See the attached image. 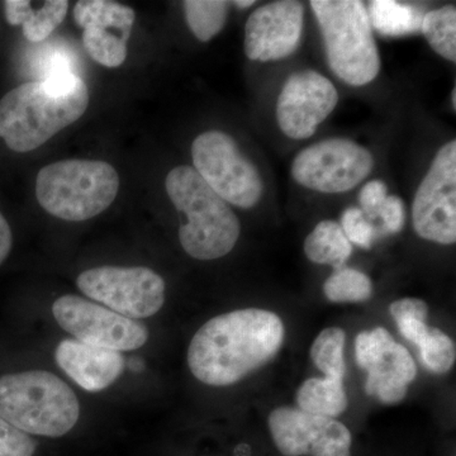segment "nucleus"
Segmentation results:
<instances>
[{
  "label": "nucleus",
  "instance_id": "nucleus-1",
  "mask_svg": "<svg viewBox=\"0 0 456 456\" xmlns=\"http://www.w3.org/2000/svg\"><path fill=\"white\" fill-rule=\"evenodd\" d=\"M283 321L274 312L248 308L220 314L191 338L188 365L200 382L232 386L268 364L284 341Z\"/></svg>",
  "mask_w": 456,
  "mask_h": 456
},
{
  "label": "nucleus",
  "instance_id": "nucleus-2",
  "mask_svg": "<svg viewBox=\"0 0 456 456\" xmlns=\"http://www.w3.org/2000/svg\"><path fill=\"white\" fill-rule=\"evenodd\" d=\"M88 106V86L80 77L22 84L0 99V137L13 151H32L77 122Z\"/></svg>",
  "mask_w": 456,
  "mask_h": 456
},
{
  "label": "nucleus",
  "instance_id": "nucleus-3",
  "mask_svg": "<svg viewBox=\"0 0 456 456\" xmlns=\"http://www.w3.org/2000/svg\"><path fill=\"white\" fill-rule=\"evenodd\" d=\"M165 188L183 216L179 240L189 256L216 260L233 250L241 233L239 218L194 167H174Z\"/></svg>",
  "mask_w": 456,
  "mask_h": 456
},
{
  "label": "nucleus",
  "instance_id": "nucleus-4",
  "mask_svg": "<svg viewBox=\"0 0 456 456\" xmlns=\"http://www.w3.org/2000/svg\"><path fill=\"white\" fill-rule=\"evenodd\" d=\"M80 403L73 389L45 370L0 378V419L26 434L60 437L77 425Z\"/></svg>",
  "mask_w": 456,
  "mask_h": 456
},
{
  "label": "nucleus",
  "instance_id": "nucleus-5",
  "mask_svg": "<svg viewBox=\"0 0 456 456\" xmlns=\"http://www.w3.org/2000/svg\"><path fill=\"white\" fill-rule=\"evenodd\" d=\"M332 73L351 86L373 82L380 56L368 9L359 0H312Z\"/></svg>",
  "mask_w": 456,
  "mask_h": 456
},
{
  "label": "nucleus",
  "instance_id": "nucleus-6",
  "mask_svg": "<svg viewBox=\"0 0 456 456\" xmlns=\"http://www.w3.org/2000/svg\"><path fill=\"white\" fill-rule=\"evenodd\" d=\"M119 176L112 165L99 160H62L42 167L36 197L45 211L60 220H90L116 200Z\"/></svg>",
  "mask_w": 456,
  "mask_h": 456
},
{
  "label": "nucleus",
  "instance_id": "nucleus-7",
  "mask_svg": "<svg viewBox=\"0 0 456 456\" xmlns=\"http://www.w3.org/2000/svg\"><path fill=\"white\" fill-rule=\"evenodd\" d=\"M194 169L227 203L253 208L264 191L260 171L224 132H203L191 145Z\"/></svg>",
  "mask_w": 456,
  "mask_h": 456
},
{
  "label": "nucleus",
  "instance_id": "nucleus-8",
  "mask_svg": "<svg viewBox=\"0 0 456 456\" xmlns=\"http://www.w3.org/2000/svg\"><path fill=\"white\" fill-rule=\"evenodd\" d=\"M77 285L93 301L132 320L158 314L164 305L167 288L158 273L143 266L86 270L77 277Z\"/></svg>",
  "mask_w": 456,
  "mask_h": 456
},
{
  "label": "nucleus",
  "instance_id": "nucleus-9",
  "mask_svg": "<svg viewBox=\"0 0 456 456\" xmlns=\"http://www.w3.org/2000/svg\"><path fill=\"white\" fill-rule=\"evenodd\" d=\"M371 152L347 139H329L302 150L294 158L292 175L303 187L320 193L349 191L368 178Z\"/></svg>",
  "mask_w": 456,
  "mask_h": 456
},
{
  "label": "nucleus",
  "instance_id": "nucleus-10",
  "mask_svg": "<svg viewBox=\"0 0 456 456\" xmlns=\"http://www.w3.org/2000/svg\"><path fill=\"white\" fill-rule=\"evenodd\" d=\"M56 322L75 340L112 351L140 349L149 338V329L140 321L117 314L104 305L66 294L53 305Z\"/></svg>",
  "mask_w": 456,
  "mask_h": 456
},
{
  "label": "nucleus",
  "instance_id": "nucleus-11",
  "mask_svg": "<svg viewBox=\"0 0 456 456\" xmlns=\"http://www.w3.org/2000/svg\"><path fill=\"white\" fill-rule=\"evenodd\" d=\"M417 235L440 245L456 241V141L441 147L417 189L412 206Z\"/></svg>",
  "mask_w": 456,
  "mask_h": 456
},
{
  "label": "nucleus",
  "instance_id": "nucleus-12",
  "mask_svg": "<svg viewBox=\"0 0 456 456\" xmlns=\"http://www.w3.org/2000/svg\"><path fill=\"white\" fill-rule=\"evenodd\" d=\"M355 358L367 370L365 392L384 404H395L406 397L415 380L417 365L403 345L397 344L383 327L356 336Z\"/></svg>",
  "mask_w": 456,
  "mask_h": 456
},
{
  "label": "nucleus",
  "instance_id": "nucleus-13",
  "mask_svg": "<svg viewBox=\"0 0 456 456\" xmlns=\"http://www.w3.org/2000/svg\"><path fill=\"white\" fill-rule=\"evenodd\" d=\"M268 424L284 456H351V432L335 419L279 407L270 413Z\"/></svg>",
  "mask_w": 456,
  "mask_h": 456
},
{
  "label": "nucleus",
  "instance_id": "nucleus-14",
  "mask_svg": "<svg viewBox=\"0 0 456 456\" xmlns=\"http://www.w3.org/2000/svg\"><path fill=\"white\" fill-rule=\"evenodd\" d=\"M338 103V90L326 77L314 70L297 71L278 97L279 128L289 139H310Z\"/></svg>",
  "mask_w": 456,
  "mask_h": 456
},
{
  "label": "nucleus",
  "instance_id": "nucleus-15",
  "mask_svg": "<svg viewBox=\"0 0 456 456\" xmlns=\"http://www.w3.org/2000/svg\"><path fill=\"white\" fill-rule=\"evenodd\" d=\"M74 20L83 28L84 49L98 64L118 68L127 57L136 14L134 9L110 0H80Z\"/></svg>",
  "mask_w": 456,
  "mask_h": 456
},
{
  "label": "nucleus",
  "instance_id": "nucleus-16",
  "mask_svg": "<svg viewBox=\"0 0 456 456\" xmlns=\"http://www.w3.org/2000/svg\"><path fill=\"white\" fill-rule=\"evenodd\" d=\"M305 20L302 3L281 0L261 5L245 26V53L253 61H278L298 49Z\"/></svg>",
  "mask_w": 456,
  "mask_h": 456
},
{
  "label": "nucleus",
  "instance_id": "nucleus-17",
  "mask_svg": "<svg viewBox=\"0 0 456 456\" xmlns=\"http://www.w3.org/2000/svg\"><path fill=\"white\" fill-rule=\"evenodd\" d=\"M55 359L57 365L88 392L108 388L125 369V358L118 351L102 349L75 338H65L57 345Z\"/></svg>",
  "mask_w": 456,
  "mask_h": 456
},
{
  "label": "nucleus",
  "instance_id": "nucleus-18",
  "mask_svg": "<svg viewBox=\"0 0 456 456\" xmlns=\"http://www.w3.org/2000/svg\"><path fill=\"white\" fill-rule=\"evenodd\" d=\"M399 334L415 344L419 350L422 364L435 374H445L454 367V341L439 329L426 325L424 321H397Z\"/></svg>",
  "mask_w": 456,
  "mask_h": 456
},
{
  "label": "nucleus",
  "instance_id": "nucleus-19",
  "mask_svg": "<svg viewBox=\"0 0 456 456\" xmlns=\"http://www.w3.org/2000/svg\"><path fill=\"white\" fill-rule=\"evenodd\" d=\"M4 8L9 25L22 26L27 40L38 44L61 25L68 13L69 2L49 0L40 9H33L28 0H7Z\"/></svg>",
  "mask_w": 456,
  "mask_h": 456
},
{
  "label": "nucleus",
  "instance_id": "nucleus-20",
  "mask_svg": "<svg viewBox=\"0 0 456 456\" xmlns=\"http://www.w3.org/2000/svg\"><path fill=\"white\" fill-rule=\"evenodd\" d=\"M297 403L305 412L335 419L346 411L349 399L345 392L344 380L310 378L299 387Z\"/></svg>",
  "mask_w": 456,
  "mask_h": 456
},
{
  "label": "nucleus",
  "instance_id": "nucleus-21",
  "mask_svg": "<svg viewBox=\"0 0 456 456\" xmlns=\"http://www.w3.org/2000/svg\"><path fill=\"white\" fill-rule=\"evenodd\" d=\"M305 256L314 264L340 269L353 254V246L335 221H321L305 241Z\"/></svg>",
  "mask_w": 456,
  "mask_h": 456
},
{
  "label": "nucleus",
  "instance_id": "nucleus-22",
  "mask_svg": "<svg viewBox=\"0 0 456 456\" xmlns=\"http://www.w3.org/2000/svg\"><path fill=\"white\" fill-rule=\"evenodd\" d=\"M371 27L383 36L401 37L421 29L422 9L393 0H374L368 9Z\"/></svg>",
  "mask_w": 456,
  "mask_h": 456
},
{
  "label": "nucleus",
  "instance_id": "nucleus-23",
  "mask_svg": "<svg viewBox=\"0 0 456 456\" xmlns=\"http://www.w3.org/2000/svg\"><path fill=\"white\" fill-rule=\"evenodd\" d=\"M421 31L431 49L449 61H456V9H435L422 18Z\"/></svg>",
  "mask_w": 456,
  "mask_h": 456
},
{
  "label": "nucleus",
  "instance_id": "nucleus-24",
  "mask_svg": "<svg viewBox=\"0 0 456 456\" xmlns=\"http://www.w3.org/2000/svg\"><path fill=\"white\" fill-rule=\"evenodd\" d=\"M228 5L224 0H187L183 3L189 28L198 40L211 41L226 25Z\"/></svg>",
  "mask_w": 456,
  "mask_h": 456
},
{
  "label": "nucleus",
  "instance_id": "nucleus-25",
  "mask_svg": "<svg viewBox=\"0 0 456 456\" xmlns=\"http://www.w3.org/2000/svg\"><path fill=\"white\" fill-rule=\"evenodd\" d=\"M346 335L338 327H330L317 336L311 347V359L327 378L344 380L346 374L344 350Z\"/></svg>",
  "mask_w": 456,
  "mask_h": 456
},
{
  "label": "nucleus",
  "instance_id": "nucleus-26",
  "mask_svg": "<svg viewBox=\"0 0 456 456\" xmlns=\"http://www.w3.org/2000/svg\"><path fill=\"white\" fill-rule=\"evenodd\" d=\"M323 293L334 303H360L368 301L373 294L370 278L356 269H335L323 284Z\"/></svg>",
  "mask_w": 456,
  "mask_h": 456
},
{
  "label": "nucleus",
  "instance_id": "nucleus-27",
  "mask_svg": "<svg viewBox=\"0 0 456 456\" xmlns=\"http://www.w3.org/2000/svg\"><path fill=\"white\" fill-rule=\"evenodd\" d=\"M41 79H57V77H77V57L68 47H47L42 51L38 61Z\"/></svg>",
  "mask_w": 456,
  "mask_h": 456
},
{
  "label": "nucleus",
  "instance_id": "nucleus-28",
  "mask_svg": "<svg viewBox=\"0 0 456 456\" xmlns=\"http://www.w3.org/2000/svg\"><path fill=\"white\" fill-rule=\"evenodd\" d=\"M340 226L350 242L365 250L371 248L374 240L379 235L377 227L356 207H349L342 212Z\"/></svg>",
  "mask_w": 456,
  "mask_h": 456
},
{
  "label": "nucleus",
  "instance_id": "nucleus-29",
  "mask_svg": "<svg viewBox=\"0 0 456 456\" xmlns=\"http://www.w3.org/2000/svg\"><path fill=\"white\" fill-rule=\"evenodd\" d=\"M37 443L26 432L0 419V456H33Z\"/></svg>",
  "mask_w": 456,
  "mask_h": 456
},
{
  "label": "nucleus",
  "instance_id": "nucleus-30",
  "mask_svg": "<svg viewBox=\"0 0 456 456\" xmlns=\"http://www.w3.org/2000/svg\"><path fill=\"white\" fill-rule=\"evenodd\" d=\"M388 197V188L382 180H370L359 193L360 211L364 213L368 220L379 218L380 208Z\"/></svg>",
  "mask_w": 456,
  "mask_h": 456
},
{
  "label": "nucleus",
  "instance_id": "nucleus-31",
  "mask_svg": "<svg viewBox=\"0 0 456 456\" xmlns=\"http://www.w3.org/2000/svg\"><path fill=\"white\" fill-rule=\"evenodd\" d=\"M379 218L383 222L382 231L384 233L401 232L406 221L403 200L397 196L387 197L386 202L380 208Z\"/></svg>",
  "mask_w": 456,
  "mask_h": 456
},
{
  "label": "nucleus",
  "instance_id": "nucleus-32",
  "mask_svg": "<svg viewBox=\"0 0 456 456\" xmlns=\"http://www.w3.org/2000/svg\"><path fill=\"white\" fill-rule=\"evenodd\" d=\"M395 322L401 320L426 321L428 316V305L422 299L403 298L393 302L389 307Z\"/></svg>",
  "mask_w": 456,
  "mask_h": 456
},
{
  "label": "nucleus",
  "instance_id": "nucleus-33",
  "mask_svg": "<svg viewBox=\"0 0 456 456\" xmlns=\"http://www.w3.org/2000/svg\"><path fill=\"white\" fill-rule=\"evenodd\" d=\"M13 245V236H12L11 226L4 216L0 213V265L7 259Z\"/></svg>",
  "mask_w": 456,
  "mask_h": 456
},
{
  "label": "nucleus",
  "instance_id": "nucleus-34",
  "mask_svg": "<svg viewBox=\"0 0 456 456\" xmlns=\"http://www.w3.org/2000/svg\"><path fill=\"white\" fill-rule=\"evenodd\" d=\"M143 367H145V365H143V362H141L140 359H131L130 362H128V368L131 369V370H134V371H137V373H140L141 370H142Z\"/></svg>",
  "mask_w": 456,
  "mask_h": 456
},
{
  "label": "nucleus",
  "instance_id": "nucleus-35",
  "mask_svg": "<svg viewBox=\"0 0 456 456\" xmlns=\"http://www.w3.org/2000/svg\"><path fill=\"white\" fill-rule=\"evenodd\" d=\"M233 4L239 8H248L255 4V2L254 0H237V2L233 3Z\"/></svg>",
  "mask_w": 456,
  "mask_h": 456
},
{
  "label": "nucleus",
  "instance_id": "nucleus-36",
  "mask_svg": "<svg viewBox=\"0 0 456 456\" xmlns=\"http://www.w3.org/2000/svg\"><path fill=\"white\" fill-rule=\"evenodd\" d=\"M456 90H452V106H454V110L456 108Z\"/></svg>",
  "mask_w": 456,
  "mask_h": 456
}]
</instances>
